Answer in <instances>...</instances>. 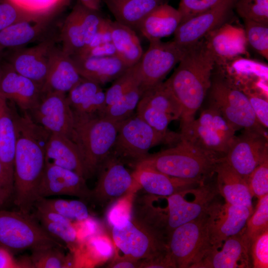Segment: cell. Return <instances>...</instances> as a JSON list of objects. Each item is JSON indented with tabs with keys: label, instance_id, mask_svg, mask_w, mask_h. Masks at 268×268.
<instances>
[{
	"label": "cell",
	"instance_id": "6da1fadb",
	"mask_svg": "<svg viewBox=\"0 0 268 268\" xmlns=\"http://www.w3.org/2000/svg\"><path fill=\"white\" fill-rule=\"evenodd\" d=\"M16 142L14 163V203L30 213L39 199L38 187L46 165L45 147L51 133L28 112L14 115Z\"/></svg>",
	"mask_w": 268,
	"mask_h": 268
},
{
	"label": "cell",
	"instance_id": "7a4b0ae2",
	"mask_svg": "<svg viewBox=\"0 0 268 268\" xmlns=\"http://www.w3.org/2000/svg\"><path fill=\"white\" fill-rule=\"evenodd\" d=\"M218 194L216 187L203 183L169 196L148 194L137 201L133 217L167 241L176 228L204 215Z\"/></svg>",
	"mask_w": 268,
	"mask_h": 268
},
{
	"label": "cell",
	"instance_id": "3957f363",
	"mask_svg": "<svg viewBox=\"0 0 268 268\" xmlns=\"http://www.w3.org/2000/svg\"><path fill=\"white\" fill-rule=\"evenodd\" d=\"M215 66L214 55L203 38L186 48L178 66L164 82L182 108L181 134H184L194 121L210 88Z\"/></svg>",
	"mask_w": 268,
	"mask_h": 268
},
{
	"label": "cell",
	"instance_id": "277c9868",
	"mask_svg": "<svg viewBox=\"0 0 268 268\" xmlns=\"http://www.w3.org/2000/svg\"><path fill=\"white\" fill-rule=\"evenodd\" d=\"M222 157L180 138L175 146L149 154L134 166L135 169H148L171 177L203 183Z\"/></svg>",
	"mask_w": 268,
	"mask_h": 268
},
{
	"label": "cell",
	"instance_id": "5b68a950",
	"mask_svg": "<svg viewBox=\"0 0 268 268\" xmlns=\"http://www.w3.org/2000/svg\"><path fill=\"white\" fill-rule=\"evenodd\" d=\"M73 115L72 140L80 152L88 178L110 155L121 123L98 115Z\"/></svg>",
	"mask_w": 268,
	"mask_h": 268
},
{
	"label": "cell",
	"instance_id": "8992f818",
	"mask_svg": "<svg viewBox=\"0 0 268 268\" xmlns=\"http://www.w3.org/2000/svg\"><path fill=\"white\" fill-rule=\"evenodd\" d=\"M0 246L10 252L66 247L49 234L30 213L1 209Z\"/></svg>",
	"mask_w": 268,
	"mask_h": 268
},
{
	"label": "cell",
	"instance_id": "52a82bcc",
	"mask_svg": "<svg viewBox=\"0 0 268 268\" xmlns=\"http://www.w3.org/2000/svg\"><path fill=\"white\" fill-rule=\"evenodd\" d=\"M178 138L180 134L157 132L134 113L120 123L111 154L134 166L149 154L148 151L153 147Z\"/></svg>",
	"mask_w": 268,
	"mask_h": 268
},
{
	"label": "cell",
	"instance_id": "ba28073f",
	"mask_svg": "<svg viewBox=\"0 0 268 268\" xmlns=\"http://www.w3.org/2000/svg\"><path fill=\"white\" fill-rule=\"evenodd\" d=\"M236 130L213 106L202 111L180 138L189 140L217 155L228 151Z\"/></svg>",
	"mask_w": 268,
	"mask_h": 268
},
{
	"label": "cell",
	"instance_id": "9c48e42d",
	"mask_svg": "<svg viewBox=\"0 0 268 268\" xmlns=\"http://www.w3.org/2000/svg\"><path fill=\"white\" fill-rule=\"evenodd\" d=\"M167 246L177 268H193L210 248L204 214L176 228Z\"/></svg>",
	"mask_w": 268,
	"mask_h": 268
},
{
	"label": "cell",
	"instance_id": "30bf717a",
	"mask_svg": "<svg viewBox=\"0 0 268 268\" xmlns=\"http://www.w3.org/2000/svg\"><path fill=\"white\" fill-rule=\"evenodd\" d=\"M112 238L116 250L137 260L151 258L168 250L163 237L133 216L121 225L112 227Z\"/></svg>",
	"mask_w": 268,
	"mask_h": 268
},
{
	"label": "cell",
	"instance_id": "8fae6325",
	"mask_svg": "<svg viewBox=\"0 0 268 268\" xmlns=\"http://www.w3.org/2000/svg\"><path fill=\"white\" fill-rule=\"evenodd\" d=\"M209 90L211 105L236 131L244 129L264 134L245 93L229 82L221 79L212 82Z\"/></svg>",
	"mask_w": 268,
	"mask_h": 268
},
{
	"label": "cell",
	"instance_id": "7c38bea8",
	"mask_svg": "<svg viewBox=\"0 0 268 268\" xmlns=\"http://www.w3.org/2000/svg\"><path fill=\"white\" fill-rule=\"evenodd\" d=\"M186 49L174 40L164 42L156 39L149 41L148 48L138 62L140 87L144 92L163 82L179 63Z\"/></svg>",
	"mask_w": 268,
	"mask_h": 268
},
{
	"label": "cell",
	"instance_id": "4fadbf2b",
	"mask_svg": "<svg viewBox=\"0 0 268 268\" xmlns=\"http://www.w3.org/2000/svg\"><path fill=\"white\" fill-rule=\"evenodd\" d=\"M253 211L245 206L213 201L204 214L209 250L219 248L226 239L241 232Z\"/></svg>",
	"mask_w": 268,
	"mask_h": 268
},
{
	"label": "cell",
	"instance_id": "5bb4252c",
	"mask_svg": "<svg viewBox=\"0 0 268 268\" xmlns=\"http://www.w3.org/2000/svg\"><path fill=\"white\" fill-rule=\"evenodd\" d=\"M28 113L36 123L50 133L63 134L72 140L74 118L66 93L42 94L37 105Z\"/></svg>",
	"mask_w": 268,
	"mask_h": 268
},
{
	"label": "cell",
	"instance_id": "9a60e30c",
	"mask_svg": "<svg viewBox=\"0 0 268 268\" xmlns=\"http://www.w3.org/2000/svg\"><path fill=\"white\" fill-rule=\"evenodd\" d=\"M268 156L266 135L255 130H245L235 136L223 160L246 181L254 170Z\"/></svg>",
	"mask_w": 268,
	"mask_h": 268
},
{
	"label": "cell",
	"instance_id": "2e32d148",
	"mask_svg": "<svg viewBox=\"0 0 268 268\" xmlns=\"http://www.w3.org/2000/svg\"><path fill=\"white\" fill-rule=\"evenodd\" d=\"M99 176L91 198L101 203L113 202L134 189H140L133 173L124 162L110 154L98 172Z\"/></svg>",
	"mask_w": 268,
	"mask_h": 268
},
{
	"label": "cell",
	"instance_id": "e0dca14e",
	"mask_svg": "<svg viewBox=\"0 0 268 268\" xmlns=\"http://www.w3.org/2000/svg\"><path fill=\"white\" fill-rule=\"evenodd\" d=\"M234 0H223L213 7L180 23L173 40L186 49L204 38L224 23L234 9Z\"/></svg>",
	"mask_w": 268,
	"mask_h": 268
},
{
	"label": "cell",
	"instance_id": "ac0fdd59",
	"mask_svg": "<svg viewBox=\"0 0 268 268\" xmlns=\"http://www.w3.org/2000/svg\"><path fill=\"white\" fill-rule=\"evenodd\" d=\"M55 47L54 40L47 39L33 47L16 48L9 57L8 64L17 72L31 79L42 89Z\"/></svg>",
	"mask_w": 268,
	"mask_h": 268
},
{
	"label": "cell",
	"instance_id": "d6986e66",
	"mask_svg": "<svg viewBox=\"0 0 268 268\" xmlns=\"http://www.w3.org/2000/svg\"><path fill=\"white\" fill-rule=\"evenodd\" d=\"M91 192L84 177L68 169L46 164L37 195L39 199L67 195L87 199L91 198Z\"/></svg>",
	"mask_w": 268,
	"mask_h": 268
},
{
	"label": "cell",
	"instance_id": "ffe728a7",
	"mask_svg": "<svg viewBox=\"0 0 268 268\" xmlns=\"http://www.w3.org/2000/svg\"><path fill=\"white\" fill-rule=\"evenodd\" d=\"M245 228L226 239L219 248L209 250L193 268H249L251 243Z\"/></svg>",
	"mask_w": 268,
	"mask_h": 268
},
{
	"label": "cell",
	"instance_id": "44dd1931",
	"mask_svg": "<svg viewBox=\"0 0 268 268\" xmlns=\"http://www.w3.org/2000/svg\"><path fill=\"white\" fill-rule=\"evenodd\" d=\"M0 95L13 101L23 112H30L38 104L42 88L14 70L7 63L0 67Z\"/></svg>",
	"mask_w": 268,
	"mask_h": 268
},
{
	"label": "cell",
	"instance_id": "7402d4cb",
	"mask_svg": "<svg viewBox=\"0 0 268 268\" xmlns=\"http://www.w3.org/2000/svg\"><path fill=\"white\" fill-rule=\"evenodd\" d=\"M204 38L214 55L216 65L247 54L244 28L240 26L224 23Z\"/></svg>",
	"mask_w": 268,
	"mask_h": 268
},
{
	"label": "cell",
	"instance_id": "603a6c76",
	"mask_svg": "<svg viewBox=\"0 0 268 268\" xmlns=\"http://www.w3.org/2000/svg\"><path fill=\"white\" fill-rule=\"evenodd\" d=\"M71 57L55 47L51 56L48 74L42 94L49 92H68L82 79Z\"/></svg>",
	"mask_w": 268,
	"mask_h": 268
},
{
	"label": "cell",
	"instance_id": "cb8c5ba5",
	"mask_svg": "<svg viewBox=\"0 0 268 268\" xmlns=\"http://www.w3.org/2000/svg\"><path fill=\"white\" fill-rule=\"evenodd\" d=\"M81 76L101 85L113 81L129 67L117 56L105 57H70Z\"/></svg>",
	"mask_w": 268,
	"mask_h": 268
},
{
	"label": "cell",
	"instance_id": "d4e9b609",
	"mask_svg": "<svg viewBox=\"0 0 268 268\" xmlns=\"http://www.w3.org/2000/svg\"><path fill=\"white\" fill-rule=\"evenodd\" d=\"M45 162L88 178L78 147L66 135L51 133L45 147Z\"/></svg>",
	"mask_w": 268,
	"mask_h": 268
},
{
	"label": "cell",
	"instance_id": "484cf974",
	"mask_svg": "<svg viewBox=\"0 0 268 268\" xmlns=\"http://www.w3.org/2000/svg\"><path fill=\"white\" fill-rule=\"evenodd\" d=\"M222 157L214 170L217 175L216 188L218 194L223 197L226 202L245 206L253 210V197L246 181Z\"/></svg>",
	"mask_w": 268,
	"mask_h": 268
},
{
	"label": "cell",
	"instance_id": "4316f807",
	"mask_svg": "<svg viewBox=\"0 0 268 268\" xmlns=\"http://www.w3.org/2000/svg\"><path fill=\"white\" fill-rule=\"evenodd\" d=\"M133 173L140 188L148 194L158 196H169L204 183L171 177L148 169H134Z\"/></svg>",
	"mask_w": 268,
	"mask_h": 268
},
{
	"label": "cell",
	"instance_id": "83f0119b",
	"mask_svg": "<svg viewBox=\"0 0 268 268\" xmlns=\"http://www.w3.org/2000/svg\"><path fill=\"white\" fill-rule=\"evenodd\" d=\"M180 22L181 18L177 9L165 2L157 6L145 16L136 29L150 41L174 34Z\"/></svg>",
	"mask_w": 268,
	"mask_h": 268
},
{
	"label": "cell",
	"instance_id": "f1b7e54d",
	"mask_svg": "<svg viewBox=\"0 0 268 268\" xmlns=\"http://www.w3.org/2000/svg\"><path fill=\"white\" fill-rule=\"evenodd\" d=\"M67 98L76 114L99 115L106 105L105 92L101 85L83 78L68 92Z\"/></svg>",
	"mask_w": 268,
	"mask_h": 268
},
{
	"label": "cell",
	"instance_id": "f546056e",
	"mask_svg": "<svg viewBox=\"0 0 268 268\" xmlns=\"http://www.w3.org/2000/svg\"><path fill=\"white\" fill-rule=\"evenodd\" d=\"M7 99L0 95V162L14 183V163L16 136L13 113Z\"/></svg>",
	"mask_w": 268,
	"mask_h": 268
},
{
	"label": "cell",
	"instance_id": "4dcf8cb0",
	"mask_svg": "<svg viewBox=\"0 0 268 268\" xmlns=\"http://www.w3.org/2000/svg\"><path fill=\"white\" fill-rule=\"evenodd\" d=\"M115 21L133 29L150 12L167 2L162 0H103Z\"/></svg>",
	"mask_w": 268,
	"mask_h": 268
},
{
	"label": "cell",
	"instance_id": "1f68e13d",
	"mask_svg": "<svg viewBox=\"0 0 268 268\" xmlns=\"http://www.w3.org/2000/svg\"><path fill=\"white\" fill-rule=\"evenodd\" d=\"M116 252L113 240L104 232L93 236L74 252L75 268L91 267L113 258Z\"/></svg>",
	"mask_w": 268,
	"mask_h": 268
},
{
	"label": "cell",
	"instance_id": "d6a6232c",
	"mask_svg": "<svg viewBox=\"0 0 268 268\" xmlns=\"http://www.w3.org/2000/svg\"><path fill=\"white\" fill-rule=\"evenodd\" d=\"M43 17L13 24L0 31V53L5 49L19 48L34 42L46 29Z\"/></svg>",
	"mask_w": 268,
	"mask_h": 268
},
{
	"label": "cell",
	"instance_id": "836d02e7",
	"mask_svg": "<svg viewBox=\"0 0 268 268\" xmlns=\"http://www.w3.org/2000/svg\"><path fill=\"white\" fill-rule=\"evenodd\" d=\"M111 42L117 56L129 67L136 64L143 52L140 40L134 29L111 20Z\"/></svg>",
	"mask_w": 268,
	"mask_h": 268
},
{
	"label": "cell",
	"instance_id": "e575fe53",
	"mask_svg": "<svg viewBox=\"0 0 268 268\" xmlns=\"http://www.w3.org/2000/svg\"><path fill=\"white\" fill-rule=\"evenodd\" d=\"M139 103L168 116L172 121L180 119L182 114L179 102L163 81L145 90Z\"/></svg>",
	"mask_w": 268,
	"mask_h": 268
},
{
	"label": "cell",
	"instance_id": "d590c367",
	"mask_svg": "<svg viewBox=\"0 0 268 268\" xmlns=\"http://www.w3.org/2000/svg\"><path fill=\"white\" fill-rule=\"evenodd\" d=\"M62 50L71 57L85 47V31L77 3L66 17L62 29Z\"/></svg>",
	"mask_w": 268,
	"mask_h": 268
},
{
	"label": "cell",
	"instance_id": "8d00e7d4",
	"mask_svg": "<svg viewBox=\"0 0 268 268\" xmlns=\"http://www.w3.org/2000/svg\"><path fill=\"white\" fill-rule=\"evenodd\" d=\"M143 92L140 84L135 86L105 107L99 115L114 122H122L134 113Z\"/></svg>",
	"mask_w": 268,
	"mask_h": 268
},
{
	"label": "cell",
	"instance_id": "74e56055",
	"mask_svg": "<svg viewBox=\"0 0 268 268\" xmlns=\"http://www.w3.org/2000/svg\"><path fill=\"white\" fill-rule=\"evenodd\" d=\"M62 248L52 247L32 251L28 259L30 268H75L74 254L66 256Z\"/></svg>",
	"mask_w": 268,
	"mask_h": 268
},
{
	"label": "cell",
	"instance_id": "f35d334b",
	"mask_svg": "<svg viewBox=\"0 0 268 268\" xmlns=\"http://www.w3.org/2000/svg\"><path fill=\"white\" fill-rule=\"evenodd\" d=\"M35 205L52 210L73 222L83 220L90 216L87 206L80 201L45 198L39 199Z\"/></svg>",
	"mask_w": 268,
	"mask_h": 268
},
{
	"label": "cell",
	"instance_id": "ab89813d",
	"mask_svg": "<svg viewBox=\"0 0 268 268\" xmlns=\"http://www.w3.org/2000/svg\"><path fill=\"white\" fill-rule=\"evenodd\" d=\"M140 85L138 62L129 67L123 74L113 81L105 91V107L112 104L124 94L137 85Z\"/></svg>",
	"mask_w": 268,
	"mask_h": 268
},
{
	"label": "cell",
	"instance_id": "60d3db41",
	"mask_svg": "<svg viewBox=\"0 0 268 268\" xmlns=\"http://www.w3.org/2000/svg\"><path fill=\"white\" fill-rule=\"evenodd\" d=\"M138 190H132L112 204L106 214L107 222L111 227L121 225L131 219L134 196Z\"/></svg>",
	"mask_w": 268,
	"mask_h": 268
},
{
	"label": "cell",
	"instance_id": "b9f144b4",
	"mask_svg": "<svg viewBox=\"0 0 268 268\" xmlns=\"http://www.w3.org/2000/svg\"><path fill=\"white\" fill-rule=\"evenodd\" d=\"M43 228L52 236L65 244L71 253L80 247L76 231L73 222L68 223L38 220Z\"/></svg>",
	"mask_w": 268,
	"mask_h": 268
},
{
	"label": "cell",
	"instance_id": "7bdbcfd3",
	"mask_svg": "<svg viewBox=\"0 0 268 268\" xmlns=\"http://www.w3.org/2000/svg\"><path fill=\"white\" fill-rule=\"evenodd\" d=\"M246 37L249 44L259 55L268 60V23L244 20Z\"/></svg>",
	"mask_w": 268,
	"mask_h": 268
},
{
	"label": "cell",
	"instance_id": "ee69618b",
	"mask_svg": "<svg viewBox=\"0 0 268 268\" xmlns=\"http://www.w3.org/2000/svg\"><path fill=\"white\" fill-rule=\"evenodd\" d=\"M267 230H268V194L258 199L256 209L248 218L245 228L251 243Z\"/></svg>",
	"mask_w": 268,
	"mask_h": 268
},
{
	"label": "cell",
	"instance_id": "f6af8a7d",
	"mask_svg": "<svg viewBox=\"0 0 268 268\" xmlns=\"http://www.w3.org/2000/svg\"><path fill=\"white\" fill-rule=\"evenodd\" d=\"M234 9L243 20L268 23V0H234Z\"/></svg>",
	"mask_w": 268,
	"mask_h": 268
},
{
	"label": "cell",
	"instance_id": "bcb514c9",
	"mask_svg": "<svg viewBox=\"0 0 268 268\" xmlns=\"http://www.w3.org/2000/svg\"><path fill=\"white\" fill-rule=\"evenodd\" d=\"M43 14L26 10L8 0L0 1V31L10 25L42 17Z\"/></svg>",
	"mask_w": 268,
	"mask_h": 268
},
{
	"label": "cell",
	"instance_id": "7dc6e473",
	"mask_svg": "<svg viewBox=\"0 0 268 268\" xmlns=\"http://www.w3.org/2000/svg\"><path fill=\"white\" fill-rule=\"evenodd\" d=\"M246 181L253 197L259 199L268 194V156L254 170Z\"/></svg>",
	"mask_w": 268,
	"mask_h": 268
},
{
	"label": "cell",
	"instance_id": "c3c4849f",
	"mask_svg": "<svg viewBox=\"0 0 268 268\" xmlns=\"http://www.w3.org/2000/svg\"><path fill=\"white\" fill-rule=\"evenodd\" d=\"M222 0H180L177 9L181 18L180 23L213 7Z\"/></svg>",
	"mask_w": 268,
	"mask_h": 268
},
{
	"label": "cell",
	"instance_id": "681fc988",
	"mask_svg": "<svg viewBox=\"0 0 268 268\" xmlns=\"http://www.w3.org/2000/svg\"><path fill=\"white\" fill-rule=\"evenodd\" d=\"M254 268H268V230L258 235L250 247Z\"/></svg>",
	"mask_w": 268,
	"mask_h": 268
},
{
	"label": "cell",
	"instance_id": "f907efd6",
	"mask_svg": "<svg viewBox=\"0 0 268 268\" xmlns=\"http://www.w3.org/2000/svg\"><path fill=\"white\" fill-rule=\"evenodd\" d=\"M80 244L90 237L104 232L100 223L90 216L81 221H73Z\"/></svg>",
	"mask_w": 268,
	"mask_h": 268
},
{
	"label": "cell",
	"instance_id": "816d5d0a",
	"mask_svg": "<svg viewBox=\"0 0 268 268\" xmlns=\"http://www.w3.org/2000/svg\"><path fill=\"white\" fill-rule=\"evenodd\" d=\"M250 101L256 119L259 124L265 128L268 127V102L258 94L245 93Z\"/></svg>",
	"mask_w": 268,
	"mask_h": 268
},
{
	"label": "cell",
	"instance_id": "f5cc1de1",
	"mask_svg": "<svg viewBox=\"0 0 268 268\" xmlns=\"http://www.w3.org/2000/svg\"><path fill=\"white\" fill-rule=\"evenodd\" d=\"M29 11L39 14L55 5L60 0H8Z\"/></svg>",
	"mask_w": 268,
	"mask_h": 268
},
{
	"label": "cell",
	"instance_id": "db71d44e",
	"mask_svg": "<svg viewBox=\"0 0 268 268\" xmlns=\"http://www.w3.org/2000/svg\"><path fill=\"white\" fill-rule=\"evenodd\" d=\"M177 268L168 250L151 258L140 260L139 268Z\"/></svg>",
	"mask_w": 268,
	"mask_h": 268
},
{
	"label": "cell",
	"instance_id": "11a10c76",
	"mask_svg": "<svg viewBox=\"0 0 268 268\" xmlns=\"http://www.w3.org/2000/svg\"><path fill=\"white\" fill-rule=\"evenodd\" d=\"M14 183L7 176L0 162V209L13 196Z\"/></svg>",
	"mask_w": 268,
	"mask_h": 268
},
{
	"label": "cell",
	"instance_id": "9f6ffc18",
	"mask_svg": "<svg viewBox=\"0 0 268 268\" xmlns=\"http://www.w3.org/2000/svg\"><path fill=\"white\" fill-rule=\"evenodd\" d=\"M74 56L81 57H105L117 56V54L114 45L112 42H109L84 50Z\"/></svg>",
	"mask_w": 268,
	"mask_h": 268
},
{
	"label": "cell",
	"instance_id": "6f0895ef",
	"mask_svg": "<svg viewBox=\"0 0 268 268\" xmlns=\"http://www.w3.org/2000/svg\"><path fill=\"white\" fill-rule=\"evenodd\" d=\"M110 21V19L104 18L100 27L90 43L83 50L93 48L102 44L111 42Z\"/></svg>",
	"mask_w": 268,
	"mask_h": 268
},
{
	"label": "cell",
	"instance_id": "680465c9",
	"mask_svg": "<svg viewBox=\"0 0 268 268\" xmlns=\"http://www.w3.org/2000/svg\"><path fill=\"white\" fill-rule=\"evenodd\" d=\"M140 260H135L123 255L120 256L115 253L108 268H139Z\"/></svg>",
	"mask_w": 268,
	"mask_h": 268
},
{
	"label": "cell",
	"instance_id": "91938a15",
	"mask_svg": "<svg viewBox=\"0 0 268 268\" xmlns=\"http://www.w3.org/2000/svg\"><path fill=\"white\" fill-rule=\"evenodd\" d=\"M23 268L21 263L17 262L11 252L0 246V268Z\"/></svg>",
	"mask_w": 268,
	"mask_h": 268
},
{
	"label": "cell",
	"instance_id": "94428289",
	"mask_svg": "<svg viewBox=\"0 0 268 268\" xmlns=\"http://www.w3.org/2000/svg\"><path fill=\"white\" fill-rule=\"evenodd\" d=\"M86 7L95 10L99 11L101 7L103 0H78Z\"/></svg>",
	"mask_w": 268,
	"mask_h": 268
},
{
	"label": "cell",
	"instance_id": "6125c7cd",
	"mask_svg": "<svg viewBox=\"0 0 268 268\" xmlns=\"http://www.w3.org/2000/svg\"><path fill=\"white\" fill-rule=\"evenodd\" d=\"M164 0V1H168V0Z\"/></svg>",
	"mask_w": 268,
	"mask_h": 268
},
{
	"label": "cell",
	"instance_id": "be15d7a7",
	"mask_svg": "<svg viewBox=\"0 0 268 268\" xmlns=\"http://www.w3.org/2000/svg\"><path fill=\"white\" fill-rule=\"evenodd\" d=\"M1 0H0V1Z\"/></svg>",
	"mask_w": 268,
	"mask_h": 268
}]
</instances>
